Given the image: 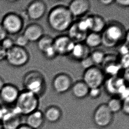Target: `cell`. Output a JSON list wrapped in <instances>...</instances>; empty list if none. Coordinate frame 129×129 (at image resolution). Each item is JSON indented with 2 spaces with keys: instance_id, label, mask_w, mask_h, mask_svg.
I'll return each instance as SVG.
<instances>
[{
  "instance_id": "obj_1",
  "label": "cell",
  "mask_w": 129,
  "mask_h": 129,
  "mask_svg": "<svg viewBox=\"0 0 129 129\" xmlns=\"http://www.w3.org/2000/svg\"><path fill=\"white\" fill-rule=\"evenodd\" d=\"M74 18L67 6L56 5L49 11L47 22L52 30L58 33L68 31L74 22Z\"/></svg>"
},
{
  "instance_id": "obj_2",
  "label": "cell",
  "mask_w": 129,
  "mask_h": 129,
  "mask_svg": "<svg viewBox=\"0 0 129 129\" xmlns=\"http://www.w3.org/2000/svg\"><path fill=\"white\" fill-rule=\"evenodd\" d=\"M128 31L119 22H111L101 34L102 45L109 49L115 47L124 40Z\"/></svg>"
},
{
  "instance_id": "obj_3",
  "label": "cell",
  "mask_w": 129,
  "mask_h": 129,
  "mask_svg": "<svg viewBox=\"0 0 129 129\" xmlns=\"http://www.w3.org/2000/svg\"><path fill=\"white\" fill-rule=\"evenodd\" d=\"M39 97L26 90L20 91L19 96L15 104L14 108L23 116L28 115L38 110L39 105Z\"/></svg>"
},
{
  "instance_id": "obj_4",
  "label": "cell",
  "mask_w": 129,
  "mask_h": 129,
  "mask_svg": "<svg viewBox=\"0 0 129 129\" xmlns=\"http://www.w3.org/2000/svg\"><path fill=\"white\" fill-rule=\"evenodd\" d=\"M22 83L24 90L33 93L39 98L45 92V77L38 71H31L25 74L23 77Z\"/></svg>"
},
{
  "instance_id": "obj_5",
  "label": "cell",
  "mask_w": 129,
  "mask_h": 129,
  "mask_svg": "<svg viewBox=\"0 0 129 129\" xmlns=\"http://www.w3.org/2000/svg\"><path fill=\"white\" fill-rule=\"evenodd\" d=\"M24 18L20 14L15 12H9L4 16L2 25L8 35H17L23 30Z\"/></svg>"
},
{
  "instance_id": "obj_6",
  "label": "cell",
  "mask_w": 129,
  "mask_h": 129,
  "mask_svg": "<svg viewBox=\"0 0 129 129\" xmlns=\"http://www.w3.org/2000/svg\"><path fill=\"white\" fill-rule=\"evenodd\" d=\"M30 59L29 52L26 48L15 45L7 51L5 60L9 66L19 68L26 65Z\"/></svg>"
},
{
  "instance_id": "obj_7",
  "label": "cell",
  "mask_w": 129,
  "mask_h": 129,
  "mask_svg": "<svg viewBox=\"0 0 129 129\" xmlns=\"http://www.w3.org/2000/svg\"><path fill=\"white\" fill-rule=\"evenodd\" d=\"M105 80V75L102 69L96 66L85 70L82 75V81L89 89L101 88Z\"/></svg>"
},
{
  "instance_id": "obj_8",
  "label": "cell",
  "mask_w": 129,
  "mask_h": 129,
  "mask_svg": "<svg viewBox=\"0 0 129 129\" xmlns=\"http://www.w3.org/2000/svg\"><path fill=\"white\" fill-rule=\"evenodd\" d=\"M113 115L106 104H102L95 109L92 119L96 126L103 128L108 127L112 123L113 120Z\"/></svg>"
},
{
  "instance_id": "obj_9",
  "label": "cell",
  "mask_w": 129,
  "mask_h": 129,
  "mask_svg": "<svg viewBox=\"0 0 129 129\" xmlns=\"http://www.w3.org/2000/svg\"><path fill=\"white\" fill-rule=\"evenodd\" d=\"M22 116L16 111L14 108H5L3 115L0 123L2 129H17L22 123Z\"/></svg>"
},
{
  "instance_id": "obj_10",
  "label": "cell",
  "mask_w": 129,
  "mask_h": 129,
  "mask_svg": "<svg viewBox=\"0 0 129 129\" xmlns=\"http://www.w3.org/2000/svg\"><path fill=\"white\" fill-rule=\"evenodd\" d=\"M47 5L41 0H35L28 4L25 10L27 19L32 21H38L43 18L47 12Z\"/></svg>"
},
{
  "instance_id": "obj_11",
  "label": "cell",
  "mask_w": 129,
  "mask_h": 129,
  "mask_svg": "<svg viewBox=\"0 0 129 129\" xmlns=\"http://www.w3.org/2000/svg\"><path fill=\"white\" fill-rule=\"evenodd\" d=\"M73 81L70 75L65 73H61L54 77L52 86L56 93L61 94L70 90Z\"/></svg>"
},
{
  "instance_id": "obj_12",
  "label": "cell",
  "mask_w": 129,
  "mask_h": 129,
  "mask_svg": "<svg viewBox=\"0 0 129 129\" xmlns=\"http://www.w3.org/2000/svg\"><path fill=\"white\" fill-rule=\"evenodd\" d=\"M75 44L68 35H59L53 39V45L58 56L69 55Z\"/></svg>"
},
{
  "instance_id": "obj_13",
  "label": "cell",
  "mask_w": 129,
  "mask_h": 129,
  "mask_svg": "<svg viewBox=\"0 0 129 129\" xmlns=\"http://www.w3.org/2000/svg\"><path fill=\"white\" fill-rule=\"evenodd\" d=\"M20 92L17 86L12 83H5L0 91V100L6 105H15Z\"/></svg>"
},
{
  "instance_id": "obj_14",
  "label": "cell",
  "mask_w": 129,
  "mask_h": 129,
  "mask_svg": "<svg viewBox=\"0 0 129 129\" xmlns=\"http://www.w3.org/2000/svg\"><path fill=\"white\" fill-rule=\"evenodd\" d=\"M67 7L74 18H80L88 13L91 4L88 0H74L70 2Z\"/></svg>"
},
{
  "instance_id": "obj_15",
  "label": "cell",
  "mask_w": 129,
  "mask_h": 129,
  "mask_svg": "<svg viewBox=\"0 0 129 129\" xmlns=\"http://www.w3.org/2000/svg\"><path fill=\"white\" fill-rule=\"evenodd\" d=\"M23 34L29 42H37L44 35V30L37 23H31L25 27Z\"/></svg>"
},
{
  "instance_id": "obj_16",
  "label": "cell",
  "mask_w": 129,
  "mask_h": 129,
  "mask_svg": "<svg viewBox=\"0 0 129 129\" xmlns=\"http://www.w3.org/2000/svg\"><path fill=\"white\" fill-rule=\"evenodd\" d=\"M45 121L43 112L38 109L26 115L25 124L32 129H39L43 126Z\"/></svg>"
},
{
  "instance_id": "obj_17",
  "label": "cell",
  "mask_w": 129,
  "mask_h": 129,
  "mask_svg": "<svg viewBox=\"0 0 129 129\" xmlns=\"http://www.w3.org/2000/svg\"><path fill=\"white\" fill-rule=\"evenodd\" d=\"M126 81L120 77H111L108 80H105L104 84L105 89L108 94L113 96H117L119 89L122 86L126 85Z\"/></svg>"
},
{
  "instance_id": "obj_18",
  "label": "cell",
  "mask_w": 129,
  "mask_h": 129,
  "mask_svg": "<svg viewBox=\"0 0 129 129\" xmlns=\"http://www.w3.org/2000/svg\"><path fill=\"white\" fill-rule=\"evenodd\" d=\"M90 49L84 43H76L69 54L73 59L80 61L90 54Z\"/></svg>"
},
{
  "instance_id": "obj_19",
  "label": "cell",
  "mask_w": 129,
  "mask_h": 129,
  "mask_svg": "<svg viewBox=\"0 0 129 129\" xmlns=\"http://www.w3.org/2000/svg\"><path fill=\"white\" fill-rule=\"evenodd\" d=\"M89 87L82 80L78 81L72 85L71 90L73 96L77 99H83L88 95Z\"/></svg>"
},
{
  "instance_id": "obj_20",
  "label": "cell",
  "mask_w": 129,
  "mask_h": 129,
  "mask_svg": "<svg viewBox=\"0 0 129 129\" xmlns=\"http://www.w3.org/2000/svg\"><path fill=\"white\" fill-rule=\"evenodd\" d=\"M45 119L48 122L54 123L57 122L61 119L62 113L61 109L56 106H49L43 112Z\"/></svg>"
},
{
  "instance_id": "obj_21",
  "label": "cell",
  "mask_w": 129,
  "mask_h": 129,
  "mask_svg": "<svg viewBox=\"0 0 129 129\" xmlns=\"http://www.w3.org/2000/svg\"><path fill=\"white\" fill-rule=\"evenodd\" d=\"M68 31V36L75 43H83L87 34L89 33H85L80 31L78 28L75 22L73 23Z\"/></svg>"
},
{
  "instance_id": "obj_22",
  "label": "cell",
  "mask_w": 129,
  "mask_h": 129,
  "mask_svg": "<svg viewBox=\"0 0 129 129\" xmlns=\"http://www.w3.org/2000/svg\"><path fill=\"white\" fill-rule=\"evenodd\" d=\"M84 44L89 49L99 47L102 45L101 34L90 32L87 34Z\"/></svg>"
},
{
  "instance_id": "obj_23",
  "label": "cell",
  "mask_w": 129,
  "mask_h": 129,
  "mask_svg": "<svg viewBox=\"0 0 129 129\" xmlns=\"http://www.w3.org/2000/svg\"><path fill=\"white\" fill-rule=\"evenodd\" d=\"M105 19L98 15H92V26L91 32L101 34L106 26Z\"/></svg>"
},
{
  "instance_id": "obj_24",
  "label": "cell",
  "mask_w": 129,
  "mask_h": 129,
  "mask_svg": "<svg viewBox=\"0 0 129 129\" xmlns=\"http://www.w3.org/2000/svg\"><path fill=\"white\" fill-rule=\"evenodd\" d=\"M75 23L80 31L83 33H88V32H91L92 28V15L79 19Z\"/></svg>"
},
{
  "instance_id": "obj_25",
  "label": "cell",
  "mask_w": 129,
  "mask_h": 129,
  "mask_svg": "<svg viewBox=\"0 0 129 129\" xmlns=\"http://www.w3.org/2000/svg\"><path fill=\"white\" fill-rule=\"evenodd\" d=\"M122 103V100L119 98L117 96H113L106 104L108 109L114 114L121 111Z\"/></svg>"
},
{
  "instance_id": "obj_26",
  "label": "cell",
  "mask_w": 129,
  "mask_h": 129,
  "mask_svg": "<svg viewBox=\"0 0 129 129\" xmlns=\"http://www.w3.org/2000/svg\"><path fill=\"white\" fill-rule=\"evenodd\" d=\"M38 49L42 53L53 45V39L49 35H44L37 42Z\"/></svg>"
},
{
  "instance_id": "obj_27",
  "label": "cell",
  "mask_w": 129,
  "mask_h": 129,
  "mask_svg": "<svg viewBox=\"0 0 129 129\" xmlns=\"http://www.w3.org/2000/svg\"><path fill=\"white\" fill-rule=\"evenodd\" d=\"M106 54L104 51L96 49L90 52L89 56L95 66L101 65L105 60Z\"/></svg>"
},
{
  "instance_id": "obj_28",
  "label": "cell",
  "mask_w": 129,
  "mask_h": 129,
  "mask_svg": "<svg viewBox=\"0 0 129 129\" xmlns=\"http://www.w3.org/2000/svg\"><path fill=\"white\" fill-rule=\"evenodd\" d=\"M14 42L15 46L24 48H26V47L30 43L23 34L17 35L14 39Z\"/></svg>"
},
{
  "instance_id": "obj_29",
  "label": "cell",
  "mask_w": 129,
  "mask_h": 129,
  "mask_svg": "<svg viewBox=\"0 0 129 129\" xmlns=\"http://www.w3.org/2000/svg\"><path fill=\"white\" fill-rule=\"evenodd\" d=\"M0 46L7 52L15 46L14 39L8 36L0 42Z\"/></svg>"
},
{
  "instance_id": "obj_30",
  "label": "cell",
  "mask_w": 129,
  "mask_h": 129,
  "mask_svg": "<svg viewBox=\"0 0 129 129\" xmlns=\"http://www.w3.org/2000/svg\"><path fill=\"white\" fill-rule=\"evenodd\" d=\"M42 53L46 59H49V60L54 59L56 56H58L56 51L54 49L53 45H52L51 47H49L47 49L45 50L44 52H42Z\"/></svg>"
},
{
  "instance_id": "obj_31",
  "label": "cell",
  "mask_w": 129,
  "mask_h": 129,
  "mask_svg": "<svg viewBox=\"0 0 129 129\" xmlns=\"http://www.w3.org/2000/svg\"><path fill=\"white\" fill-rule=\"evenodd\" d=\"M80 62L81 66L83 69H84V71L95 66L89 56L81 60Z\"/></svg>"
},
{
  "instance_id": "obj_32",
  "label": "cell",
  "mask_w": 129,
  "mask_h": 129,
  "mask_svg": "<svg viewBox=\"0 0 129 129\" xmlns=\"http://www.w3.org/2000/svg\"><path fill=\"white\" fill-rule=\"evenodd\" d=\"M101 94V88H92L89 89L88 95L91 99H96L99 98Z\"/></svg>"
},
{
  "instance_id": "obj_33",
  "label": "cell",
  "mask_w": 129,
  "mask_h": 129,
  "mask_svg": "<svg viewBox=\"0 0 129 129\" xmlns=\"http://www.w3.org/2000/svg\"><path fill=\"white\" fill-rule=\"evenodd\" d=\"M120 59L119 61L121 67L123 69H128L129 67V54L125 56H121Z\"/></svg>"
},
{
  "instance_id": "obj_34",
  "label": "cell",
  "mask_w": 129,
  "mask_h": 129,
  "mask_svg": "<svg viewBox=\"0 0 129 129\" xmlns=\"http://www.w3.org/2000/svg\"><path fill=\"white\" fill-rule=\"evenodd\" d=\"M122 107L121 111L126 115H128L129 114V98L122 101Z\"/></svg>"
},
{
  "instance_id": "obj_35",
  "label": "cell",
  "mask_w": 129,
  "mask_h": 129,
  "mask_svg": "<svg viewBox=\"0 0 129 129\" xmlns=\"http://www.w3.org/2000/svg\"><path fill=\"white\" fill-rule=\"evenodd\" d=\"M119 53L121 56H125L129 54V50H128V46L126 44H124L122 45L119 49Z\"/></svg>"
},
{
  "instance_id": "obj_36",
  "label": "cell",
  "mask_w": 129,
  "mask_h": 129,
  "mask_svg": "<svg viewBox=\"0 0 129 129\" xmlns=\"http://www.w3.org/2000/svg\"><path fill=\"white\" fill-rule=\"evenodd\" d=\"M114 3L119 6L123 8H127L129 6V0H116L114 1Z\"/></svg>"
},
{
  "instance_id": "obj_37",
  "label": "cell",
  "mask_w": 129,
  "mask_h": 129,
  "mask_svg": "<svg viewBox=\"0 0 129 129\" xmlns=\"http://www.w3.org/2000/svg\"><path fill=\"white\" fill-rule=\"evenodd\" d=\"M8 36V35L2 25L0 23V42Z\"/></svg>"
},
{
  "instance_id": "obj_38",
  "label": "cell",
  "mask_w": 129,
  "mask_h": 129,
  "mask_svg": "<svg viewBox=\"0 0 129 129\" xmlns=\"http://www.w3.org/2000/svg\"><path fill=\"white\" fill-rule=\"evenodd\" d=\"M7 51L0 46V62L5 60Z\"/></svg>"
},
{
  "instance_id": "obj_39",
  "label": "cell",
  "mask_w": 129,
  "mask_h": 129,
  "mask_svg": "<svg viewBox=\"0 0 129 129\" xmlns=\"http://www.w3.org/2000/svg\"><path fill=\"white\" fill-rule=\"evenodd\" d=\"M98 2L102 5L105 6H109L114 3L113 0H99Z\"/></svg>"
},
{
  "instance_id": "obj_40",
  "label": "cell",
  "mask_w": 129,
  "mask_h": 129,
  "mask_svg": "<svg viewBox=\"0 0 129 129\" xmlns=\"http://www.w3.org/2000/svg\"><path fill=\"white\" fill-rule=\"evenodd\" d=\"M17 129H33L30 127L26 124H22Z\"/></svg>"
},
{
  "instance_id": "obj_41",
  "label": "cell",
  "mask_w": 129,
  "mask_h": 129,
  "mask_svg": "<svg viewBox=\"0 0 129 129\" xmlns=\"http://www.w3.org/2000/svg\"><path fill=\"white\" fill-rule=\"evenodd\" d=\"M4 109H5V108L0 104V122L2 119V117L3 115Z\"/></svg>"
},
{
  "instance_id": "obj_42",
  "label": "cell",
  "mask_w": 129,
  "mask_h": 129,
  "mask_svg": "<svg viewBox=\"0 0 129 129\" xmlns=\"http://www.w3.org/2000/svg\"><path fill=\"white\" fill-rule=\"evenodd\" d=\"M5 83L4 79L2 77L0 76V91L2 89L4 85H5Z\"/></svg>"
},
{
  "instance_id": "obj_43",
  "label": "cell",
  "mask_w": 129,
  "mask_h": 129,
  "mask_svg": "<svg viewBox=\"0 0 129 129\" xmlns=\"http://www.w3.org/2000/svg\"></svg>"
}]
</instances>
